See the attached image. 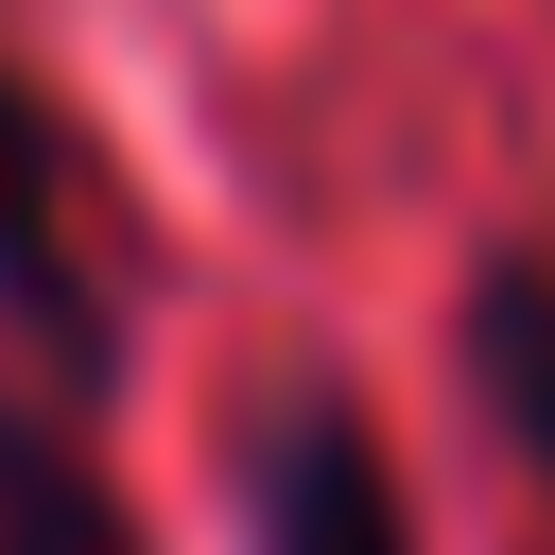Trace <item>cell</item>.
<instances>
[{"label":"cell","mask_w":555,"mask_h":555,"mask_svg":"<svg viewBox=\"0 0 555 555\" xmlns=\"http://www.w3.org/2000/svg\"><path fill=\"white\" fill-rule=\"evenodd\" d=\"M0 330L87 399V382H121V295L87 278V243H69V139H52V104H35V69L0 52Z\"/></svg>","instance_id":"cell-1"},{"label":"cell","mask_w":555,"mask_h":555,"mask_svg":"<svg viewBox=\"0 0 555 555\" xmlns=\"http://www.w3.org/2000/svg\"><path fill=\"white\" fill-rule=\"evenodd\" d=\"M243 555H416L399 520V468L347 399H278L260 451H243Z\"/></svg>","instance_id":"cell-2"},{"label":"cell","mask_w":555,"mask_h":555,"mask_svg":"<svg viewBox=\"0 0 555 555\" xmlns=\"http://www.w3.org/2000/svg\"><path fill=\"white\" fill-rule=\"evenodd\" d=\"M451 347H468V399H486V434H503V451L555 486V243H503V260L468 278Z\"/></svg>","instance_id":"cell-3"},{"label":"cell","mask_w":555,"mask_h":555,"mask_svg":"<svg viewBox=\"0 0 555 555\" xmlns=\"http://www.w3.org/2000/svg\"><path fill=\"white\" fill-rule=\"evenodd\" d=\"M0 555H139V503L104 486V451L0 382Z\"/></svg>","instance_id":"cell-4"}]
</instances>
